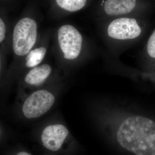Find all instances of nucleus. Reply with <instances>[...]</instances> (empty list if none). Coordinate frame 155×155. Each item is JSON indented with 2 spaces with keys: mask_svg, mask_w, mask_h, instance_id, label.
<instances>
[{
  "mask_svg": "<svg viewBox=\"0 0 155 155\" xmlns=\"http://www.w3.org/2000/svg\"><path fill=\"white\" fill-rule=\"evenodd\" d=\"M54 102V96L50 92L46 90L37 91L25 99L22 113L27 119L38 118L49 110Z\"/></svg>",
  "mask_w": 155,
  "mask_h": 155,
  "instance_id": "7ed1b4c3",
  "label": "nucleus"
},
{
  "mask_svg": "<svg viewBox=\"0 0 155 155\" xmlns=\"http://www.w3.org/2000/svg\"><path fill=\"white\" fill-rule=\"evenodd\" d=\"M16 155H31L25 151H21L19 152Z\"/></svg>",
  "mask_w": 155,
  "mask_h": 155,
  "instance_id": "ddd939ff",
  "label": "nucleus"
},
{
  "mask_svg": "<svg viewBox=\"0 0 155 155\" xmlns=\"http://www.w3.org/2000/svg\"><path fill=\"white\" fill-rule=\"evenodd\" d=\"M58 40L65 59L73 60L79 56L82 46V38L75 27L69 25L61 26L58 30Z\"/></svg>",
  "mask_w": 155,
  "mask_h": 155,
  "instance_id": "20e7f679",
  "label": "nucleus"
},
{
  "mask_svg": "<svg viewBox=\"0 0 155 155\" xmlns=\"http://www.w3.org/2000/svg\"><path fill=\"white\" fill-rule=\"evenodd\" d=\"M120 146L135 155H155V122L139 116H129L116 134Z\"/></svg>",
  "mask_w": 155,
  "mask_h": 155,
  "instance_id": "f257e3e1",
  "label": "nucleus"
},
{
  "mask_svg": "<svg viewBox=\"0 0 155 155\" xmlns=\"http://www.w3.org/2000/svg\"><path fill=\"white\" fill-rule=\"evenodd\" d=\"M51 72V68L48 64L35 67L25 76V82L30 85H40L46 80Z\"/></svg>",
  "mask_w": 155,
  "mask_h": 155,
  "instance_id": "6e6552de",
  "label": "nucleus"
},
{
  "mask_svg": "<svg viewBox=\"0 0 155 155\" xmlns=\"http://www.w3.org/2000/svg\"><path fill=\"white\" fill-rule=\"evenodd\" d=\"M136 5V0H107L104 3V10L108 15L119 16L131 12Z\"/></svg>",
  "mask_w": 155,
  "mask_h": 155,
  "instance_id": "0eeeda50",
  "label": "nucleus"
},
{
  "mask_svg": "<svg viewBox=\"0 0 155 155\" xmlns=\"http://www.w3.org/2000/svg\"><path fill=\"white\" fill-rule=\"evenodd\" d=\"M59 7L66 11L75 12L81 10L86 5L87 0H56Z\"/></svg>",
  "mask_w": 155,
  "mask_h": 155,
  "instance_id": "9d476101",
  "label": "nucleus"
},
{
  "mask_svg": "<svg viewBox=\"0 0 155 155\" xmlns=\"http://www.w3.org/2000/svg\"><path fill=\"white\" fill-rule=\"evenodd\" d=\"M147 51L150 57L155 58V30L149 39Z\"/></svg>",
  "mask_w": 155,
  "mask_h": 155,
  "instance_id": "9b49d317",
  "label": "nucleus"
},
{
  "mask_svg": "<svg viewBox=\"0 0 155 155\" xmlns=\"http://www.w3.org/2000/svg\"><path fill=\"white\" fill-rule=\"evenodd\" d=\"M47 50L45 48L41 47L31 50L25 59V65L28 68L36 67L43 60Z\"/></svg>",
  "mask_w": 155,
  "mask_h": 155,
  "instance_id": "1a4fd4ad",
  "label": "nucleus"
},
{
  "mask_svg": "<svg viewBox=\"0 0 155 155\" xmlns=\"http://www.w3.org/2000/svg\"><path fill=\"white\" fill-rule=\"evenodd\" d=\"M36 22L29 18L20 19L14 27L13 36V50L19 56L27 55L36 41Z\"/></svg>",
  "mask_w": 155,
  "mask_h": 155,
  "instance_id": "f03ea898",
  "label": "nucleus"
},
{
  "mask_svg": "<svg viewBox=\"0 0 155 155\" xmlns=\"http://www.w3.org/2000/svg\"><path fill=\"white\" fill-rule=\"evenodd\" d=\"M69 134V130L64 125H48L42 132V143L47 149L53 152L58 151L62 147Z\"/></svg>",
  "mask_w": 155,
  "mask_h": 155,
  "instance_id": "423d86ee",
  "label": "nucleus"
},
{
  "mask_svg": "<svg viewBox=\"0 0 155 155\" xmlns=\"http://www.w3.org/2000/svg\"><path fill=\"white\" fill-rule=\"evenodd\" d=\"M6 27L5 23L2 19H0V42L2 43L5 38Z\"/></svg>",
  "mask_w": 155,
  "mask_h": 155,
  "instance_id": "f8f14e48",
  "label": "nucleus"
},
{
  "mask_svg": "<svg viewBox=\"0 0 155 155\" xmlns=\"http://www.w3.org/2000/svg\"><path fill=\"white\" fill-rule=\"evenodd\" d=\"M107 33L110 37L115 39L131 40L140 35L141 29L135 19L120 18L115 19L110 23Z\"/></svg>",
  "mask_w": 155,
  "mask_h": 155,
  "instance_id": "39448f33",
  "label": "nucleus"
}]
</instances>
